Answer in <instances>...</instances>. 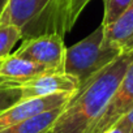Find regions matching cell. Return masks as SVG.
Returning a JSON list of instances; mask_svg holds the SVG:
<instances>
[{"mask_svg":"<svg viewBox=\"0 0 133 133\" xmlns=\"http://www.w3.org/2000/svg\"><path fill=\"white\" fill-rule=\"evenodd\" d=\"M65 52L64 37L54 33L24 39L13 54L42 65L51 72H64Z\"/></svg>","mask_w":133,"mask_h":133,"instance_id":"277c9868","label":"cell"},{"mask_svg":"<svg viewBox=\"0 0 133 133\" xmlns=\"http://www.w3.org/2000/svg\"><path fill=\"white\" fill-rule=\"evenodd\" d=\"M132 60L133 52H124L108 66L84 82L63 107L50 133H89Z\"/></svg>","mask_w":133,"mask_h":133,"instance_id":"6da1fadb","label":"cell"},{"mask_svg":"<svg viewBox=\"0 0 133 133\" xmlns=\"http://www.w3.org/2000/svg\"><path fill=\"white\" fill-rule=\"evenodd\" d=\"M123 54L117 46L106 39L104 28L101 24L85 39L66 48L64 72L76 77L81 86Z\"/></svg>","mask_w":133,"mask_h":133,"instance_id":"3957f363","label":"cell"},{"mask_svg":"<svg viewBox=\"0 0 133 133\" xmlns=\"http://www.w3.org/2000/svg\"><path fill=\"white\" fill-rule=\"evenodd\" d=\"M48 72L51 71H48L44 66L38 65L15 54H11L9 56L0 60V78L2 80L22 82L25 80H29V78H33Z\"/></svg>","mask_w":133,"mask_h":133,"instance_id":"52a82bcc","label":"cell"},{"mask_svg":"<svg viewBox=\"0 0 133 133\" xmlns=\"http://www.w3.org/2000/svg\"><path fill=\"white\" fill-rule=\"evenodd\" d=\"M20 41H22V33L17 26L0 24V60L9 56Z\"/></svg>","mask_w":133,"mask_h":133,"instance_id":"30bf717a","label":"cell"},{"mask_svg":"<svg viewBox=\"0 0 133 133\" xmlns=\"http://www.w3.org/2000/svg\"><path fill=\"white\" fill-rule=\"evenodd\" d=\"M7 4H8V0H0V18H2V16L7 8Z\"/></svg>","mask_w":133,"mask_h":133,"instance_id":"9a60e30c","label":"cell"},{"mask_svg":"<svg viewBox=\"0 0 133 133\" xmlns=\"http://www.w3.org/2000/svg\"><path fill=\"white\" fill-rule=\"evenodd\" d=\"M104 37L123 52H133V4L111 25L103 26Z\"/></svg>","mask_w":133,"mask_h":133,"instance_id":"ba28073f","label":"cell"},{"mask_svg":"<svg viewBox=\"0 0 133 133\" xmlns=\"http://www.w3.org/2000/svg\"><path fill=\"white\" fill-rule=\"evenodd\" d=\"M17 85L22 93L24 101L64 93L75 94L80 88V81L65 72H48L22 82H17Z\"/></svg>","mask_w":133,"mask_h":133,"instance_id":"8992f818","label":"cell"},{"mask_svg":"<svg viewBox=\"0 0 133 133\" xmlns=\"http://www.w3.org/2000/svg\"><path fill=\"white\" fill-rule=\"evenodd\" d=\"M129 132H130V121L125 116L119 123H116L110 129H107L104 133H129Z\"/></svg>","mask_w":133,"mask_h":133,"instance_id":"5bb4252c","label":"cell"},{"mask_svg":"<svg viewBox=\"0 0 133 133\" xmlns=\"http://www.w3.org/2000/svg\"><path fill=\"white\" fill-rule=\"evenodd\" d=\"M91 2V0H71L69 5V16H68V30L71 31L77 22L80 15L85 9V7Z\"/></svg>","mask_w":133,"mask_h":133,"instance_id":"4fadbf2b","label":"cell"},{"mask_svg":"<svg viewBox=\"0 0 133 133\" xmlns=\"http://www.w3.org/2000/svg\"><path fill=\"white\" fill-rule=\"evenodd\" d=\"M103 2H104V15L102 20L103 26L114 24L133 4V0H103Z\"/></svg>","mask_w":133,"mask_h":133,"instance_id":"7c38bea8","label":"cell"},{"mask_svg":"<svg viewBox=\"0 0 133 133\" xmlns=\"http://www.w3.org/2000/svg\"><path fill=\"white\" fill-rule=\"evenodd\" d=\"M71 0H8L0 24L17 26L22 41L46 34H60L68 30Z\"/></svg>","mask_w":133,"mask_h":133,"instance_id":"7a4b0ae2","label":"cell"},{"mask_svg":"<svg viewBox=\"0 0 133 133\" xmlns=\"http://www.w3.org/2000/svg\"><path fill=\"white\" fill-rule=\"evenodd\" d=\"M133 110V60L89 133H104Z\"/></svg>","mask_w":133,"mask_h":133,"instance_id":"5b68a950","label":"cell"},{"mask_svg":"<svg viewBox=\"0 0 133 133\" xmlns=\"http://www.w3.org/2000/svg\"><path fill=\"white\" fill-rule=\"evenodd\" d=\"M22 101V93L15 81L0 78V114Z\"/></svg>","mask_w":133,"mask_h":133,"instance_id":"8fae6325","label":"cell"},{"mask_svg":"<svg viewBox=\"0 0 133 133\" xmlns=\"http://www.w3.org/2000/svg\"><path fill=\"white\" fill-rule=\"evenodd\" d=\"M63 107L38 114L28 120H24L7 129L0 130V133H50Z\"/></svg>","mask_w":133,"mask_h":133,"instance_id":"9c48e42d","label":"cell"},{"mask_svg":"<svg viewBox=\"0 0 133 133\" xmlns=\"http://www.w3.org/2000/svg\"><path fill=\"white\" fill-rule=\"evenodd\" d=\"M127 117H128L129 121H130V132H129V133H133V110L127 115Z\"/></svg>","mask_w":133,"mask_h":133,"instance_id":"2e32d148","label":"cell"}]
</instances>
